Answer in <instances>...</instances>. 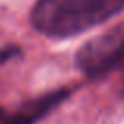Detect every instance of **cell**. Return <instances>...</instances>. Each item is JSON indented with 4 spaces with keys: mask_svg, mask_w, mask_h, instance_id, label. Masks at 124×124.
I'll return each mask as SVG.
<instances>
[{
    "mask_svg": "<svg viewBox=\"0 0 124 124\" xmlns=\"http://www.w3.org/2000/svg\"><path fill=\"white\" fill-rule=\"evenodd\" d=\"M76 66L93 79L124 69V21L85 42L76 55Z\"/></svg>",
    "mask_w": 124,
    "mask_h": 124,
    "instance_id": "obj_2",
    "label": "cell"
},
{
    "mask_svg": "<svg viewBox=\"0 0 124 124\" xmlns=\"http://www.w3.org/2000/svg\"><path fill=\"white\" fill-rule=\"evenodd\" d=\"M124 9V0H36L35 30L49 38H71L97 27Z\"/></svg>",
    "mask_w": 124,
    "mask_h": 124,
    "instance_id": "obj_1",
    "label": "cell"
},
{
    "mask_svg": "<svg viewBox=\"0 0 124 124\" xmlns=\"http://www.w3.org/2000/svg\"><path fill=\"white\" fill-rule=\"evenodd\" d=\"M71 94V90L60 88V90L50 91L42 94L39 97L30 99L28 102L22 104L14 115L6 118L3 124H36L44 116H47L54 108H57L63 101H66Z\"/></svg>",
    "mask_w": 124,
    "mask_h": 124,
    "instance_id": "obj_3",
    "label": "cell"
},
{
    "mask_svg": "<svg viewBox=\"0 0 124 124\" xmlns=\"http://www.w3.org/2000/svg\"><path fill=\"white\" fill-rule=\"evenodd\" d=\"M17 54H21V49L17 46H6L0 49V63H6L11 58H14Z\"/></svg>",
    "mask_w": 124,
    "mask_h": 124,
    "instance_id": "obj_4",
    "label": "cell"
},
{
    "mask_svg": "<svg viewBox=\"0 0 124 124\" xmlns=\"http://www.w3.org/2000/svg\"><path fill=\"white\" fill-rule=\"evenodd\" d=\"M2 118H3V110L0 108V119H2Z\"/></svg>",
    "mask_w": 124,
    "mask_h": 124,
    "instance_id": "obj_5",
    "label": "cell"
}]
</instances>
